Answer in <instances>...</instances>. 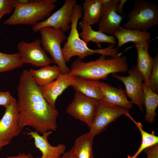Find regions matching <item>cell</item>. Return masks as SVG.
Here are the masks:
<instances>
[{
  "label": "cell",
  "mask_w": 158,
  "mask_h": 158,
  "mask_svg": "<svg viewBox=\"0 0 158 158\" xmlns=\"http://www.w3.org/2000/svg\"><path fill=\"white\" fill-rule=\"evenodd\" d=\"M142 87L144 95V104L146 109L145 119L147 122L152 123L157 116L156 110L158 106V95L144 83H142Z\"/></svg>",
  "instance_id": "cb8c5ba5"
},
{
  "label": "cell",
  "mask_w": 158,
  "mask_h": 158,
  "mask_svg": "<svg viewBox=\"0 0 158 158\" xmlns=\"http://www.w3.org/2000/svg\"><path fill=\"white\" fill-rule=\"evenodd\" d=\"M128 20L124 28L147 31L158 24V6L155 3L144 0H136L127 16Z\"/></svg>",
  "instance_id": "5b68a950"
},
{
  "label": "cell",
  "mask_w": 158,
  "mask_h": 158,
  "mask_svg": "<svg viewBox=\"0 0 158 158\" xmlns=\"http://www.w3.org/2000/svg\"><path fill=\"white\" fill-rule=\"evenodd\" d=\"M120 0H101L103 8L98 22L99 31L113 35L114 31L121 26L124 16L118 14L117 6Z\"/></svg>",
  "instance_id": "4fadbf2b"
},
{
  "label": "cell",
  "mask_w": 158,
  "mask_h": 158,
  "mask_svg": "<svg viewBox=\"0 0 158 158\" xmlns=\"http://www.w3.org/2000/svg\"><path fill=\"white\" fill-rule=\"evenodd\" d=\"M39 31L43 50L49 54L54 63L59 67L61 74L69 73L70 69L64 61L61 48V43L67 38L64 32L60 29L48 27L42 28Z\"/></svg>",
  "instance_id": "8992f818"
},
{
  "label": "cell",
  "mask_w": 158,
  "mask_h": 158,
  "mask_svg": "<svg viewBox=\"0 0 158 158\" xmlns=\"http://www.w3.org/2000/svg\"><path fill=\"white\" fill-rule=\"evenodd\" d=\"M24 64L18 52L11 54L0 52V73L20 67Z\"/></svg>",
  "instance_id": "484cf974"
},
{
  "label": "cell",
  "mask_w": 158,
  "mask_h": 158,
  "mask_svg": "<svg viewBox=\"0 0 158 158\" xmlns=\"http://www.w3.org/2000/svg\"><path fill=\"white\" fill-rule=\"evenodd\" d=\"M14 99L9 92L0 91V106H3L6 108L10 104Z\"/></svg>",
  "instance_id": "f1b7e54d"
},
{
  "label": "cell",
  "mask_w": 158,
  "mask_h": 158,
  "mask_svg": "<svg viewBox=\"0 0 158 158\" xmlns=\"http://www.w3.org/2000/svg\"><path fill=\"white\" fill-rule=\"evenodd\" d=\"M128 71V76H121L116 73L112 74V75L123 83L127 97L131 99L132 104L137 106L143 112L144 95L142 87L143 78L136 66L133 67Z\"/></svg>",
  "instance_id": "8fae6325"
},
{
  "label": "cell",
  "mask_w": 158,
  "mask_h": 158,
  "mask_svg": "<svg viewBox=\"0 0 158 158\" xmlns=\"http://www.w3.org/2000/svg\"><path fill=\"white\" fill-rule=\"evenodd\" d=\"M121 54L119 53L117 56L108 59L101 55L97 59L87 62L77 59L71 64L69 73L73 76L98 81L106 79L111 74L126 73L129 70L127 58L121 56Z\"/></svg>",
  "instance_id": "7a4b0ae2"
},
{
  "label": "cell",
  "mask_w": 158,
  "mask_h": 158,
  "mask_svg": "<svg viewBox=\"0 0 158 158\" xmlns=\"http://www.w3.org/2000/svg\"><path fill=\"white\" fill-rule=\"evenodd\" d=\"M6 158H35L30 153L26 154L24 153H20L18 155L15 156L8 157Z\"/></svg>",
  "instance_id": "1f68e13d"
},
{
  "label": "cell",
  "mask_w": 158,
  "mask_h": 158,
  "mask_svg": "<svg viewBox=\"0 0 158 158\" xmlns=\"http://www.w3.org/2000/svg\"><path fill=\"white\" fill-rule=\"evenodd\" d=\"M98 81L73 76L70 86L76 92L98 101H101L103 95L98 85Z\"/></svg>",
  "instance_id": "ac0fdd59"
},
{
  "label": "cell",
  "mask_w": 158,
  "mask_h": 158,
  "mask_svg": "<svg viewBox=\"0 0 158 158\" xmlns=\"http://www.w3.org/2000/svg\"><path fill=\"white\" fill-rule=\"evenodd\" d=\"M103 4L101 0H85L82 4V20L90 25H95L100 18Z\"/></svg>",
  "instance_id": "7402d4cb"
},
{
  "label": "cell",
  "mask_w": 158,
  "mask_h": 158,
  "mask_svg": "<svg viewBox=\"0 0 158 158\" xmlns=\"http://www.w3.org/2000/svg\"><path fill=\"white\" fill-rule=\"evenodd\" d=\"M5 108L0 120V142L9 143L13 138L20 134L22 129L16 99L14 98Z\"/></svg>",
  "instance_id": "9c48e42d"
},
{
  "label": "cell",
  "mask_w": 158,
  "mask_h": 158,
  "mask_svg": "<svg viewBox=\"0 0 158 158\" xmlns=\"http://www.w3.org/2000/svg\"><path fill=\"white\" fill-rule=\"evenodd\" d=\"M126 116L129 118L134 123L139 130L142 138L141 145L135 153L133 155H128V158H137L139 154L147 148L158 143V137L156 135L154 132L153 131L150 133H148L142 128L141 123L136 121L131 116L129 113Z\"/></svg>",
  "instance_id": "d4e9b609"
},
{
  "label": "cell",
  "mask_w": 158,
  "mask_h": 158,
  "mask_svg": "<svg viewBox=\"0 0 158 158\" xmlns=\"http://www.w3.org/2000/svg\"><path fill=\"white\" fill-rule=\"evenodd\" d=\"M98 102L97 100L76 91L66 111L75 118L85 122L90 128L95 118Z\"/></svg>",
  "instance_id": "52a82bcc"
},
{
  "label": "cell",
  "mask_w": 158,
  "mask_h": 158,
  "mask_svg": "<svg viewBox=\"0 0 158 158\" xmlns=\"http://www.w3.org/2000/svg\"><path fill=\"white\" fill-rule=\"evenodd\" d=\"M129 110L109 105L99 101L94 121L90 132L95 136L105 130L107 126L122 115L129 113Z\"/></svg>",
  "instance_id": "30bf717a"
},
{
  "label": "cell",
  "mask_w": 158,
  "mask_h": 158,
  "mask_svg": "<svg viewBox=\"0 0 158 158\" xmlns=\"http://www.w3.org/2000/svg\"><path fill=\"white\" fill-rule=\"evenodd\" d=\"M18 2L20 4H25L30 3V0H18Z\"/></svg>",
  "instance_id": "836d02e7"
},
{
  "label": "cell",
  "mask_w": 158,
  "mask_h": 158,
  "mask_svg": "<svg viewBox=\"0 0 158 158\" xmlns=\"http://www.w3.org/2000/svg\"><path fill=\"white\" fill-rule=\"evenodd\" d=\"M94 137L89 131L76 139L73 148L77 158H93L92 147Z\"/></svg>",
  "instance_id": "603a6c76"
},
{
  "label": "cell",
  "mask_w": 158,
  "mask_h": 158,
  "mask_svg": "<svg viewBox=\"0 0 158 158\" xmlns=\"http://www.w3.org/2000/svg\"><path fill=\"white\" fill-rule=\"evenodd\" d=\"M4 15H2L0 16V20L2 18V17ZM1 35V31H0V35Z\"/></svg>",
  "instance_id": "d590c367"
},
{
  "label": "cell",
  "mask_w": 158,
  "mask_h": 158,
  "mask_svg": "<svg viewBox=\"0 0 158 158\" xmlns=\"http://www.w3.org/2000/svg\"><path fill=\"white\" fill-rule=\"evenodd\" d=\"M113 36L118 40V49L128 42L149 41L151 38V33L147 31L128 29L121 26L114 31Z\"/></svg>",
  "instance_id": "ffe728a7"
},
{
  "label": "cell",
  "mask_w": 158,
  "mask_h": 158,
  "mask_svg": "<svg viewBox=\"0 0 158 158\" xmlns=\"http://www.w3.org/2000/svg\"><path fill=\"white\" fill-rule=\"evenodd\" d=\"M56 0H30L25 4L15 0L14 10L11 16L4 22L5 25H34L49 17L56 7Z\"/></svg>",
  "instance_id": "277c9868"
},
{
  "label": "cell",
  "mask_w": 158,
  "mask_h": 158,
  "mask_svg": "<svg viewBox=\"0 0 158 158\" xmlns=\"http://www.w3.org/2000/svg\"><path fill=\"white\" fill-rule=\"evenodd\" d=\"M76 4L75 0H65L63 6L52 15L33 25V31L36 32L42 28L48 27L60 29L64 32L68 31L71 28L69 24L71 23L74 7Z\"/></svg>",
  "instance_id": "ba28073f"
},
{
  "label": "cell",
  "mask_w": 158,
  "mask_h": 158,
  "mask_svg": "<svg viewBox=\"0 0 158 158\" xmlns=\"http://www.w3.org/2000/svg\"><path fill=\"white\" fill-rule=\"evenodd\" d=\"M29 71L35 82L40 87L49 84L61 73L60 69L57 65L47 66L36 70L30 69Z\"/></svg>",
  "instance_id": "44dd1931"
},
{
  "label": "cell",
  "mask_w": 158,
  "mask_h": 158,
  "mask_svg": "<svg viewBox=\"0 0 158 158\" xmlns=\"http://www.w3.org/2000/svg\"><path fill=\"white\" fill-rule=\"evenodd\" d=\"M41 45L40 40L38 39L30 43L22 41L18 43L17 49L24 64L42 67L54 63Z\"/></svg>",
  "instance_id": "7c38bea8"
},
{
  "label": "cell",
  "mask_w": 158,
  "mask_h": 158,
  "mask_svg": "<svg viewBox=\"0 0 158 158\" xmlns=\"http://www.w3.org/2000/svg\"><path fill=\"white\" fill-rule=\"evenodd\" d=\"M83 14L82 6L76 4L73 9L70 32L66 42L62 48L66 63L70 61L71 58L75 56H78L80 60L95 54L111 58L117 56L119 54L118 49L115 47V44H109L105 48L92 49L88 48L87 44L80 38L77 26L79 19L83 17Z\"/></svg>",
  "instance_id": "3957f363"
},
{
  "label": "cell",
  "mask_w": 158,
  "mask_h": 158,
  "mask_svg": "<svg viewBox=\"0 0 158 158\" xmlns=\"http://www.w3.org/2000/svg\"><path fill=\"white\" fill-rule=\"evenodd\" d=\"M137 51V69L143 78L144 83L149 86L150 77L153 68L154 57H151L148 52L150 45L149 41L135 43Z\"/></svg>",
  "instance_id": "e0dca14e"
},
{
  "label": "cell",
  "mask_w": 158,
  "mask_h": 158,
  "mask_svg": "<svg viewBox=\"0 0 158 158\" xmlns=\"http://www.w3.org/2000/svg\"><path fill=\"white\" fill-rule=\"evenodd\" d=\"M98 85L103 95L102 99L100 101L128 110L132 107V102L128 100L125 91L122 88L112 86L102 82L98 81Z\"/></svg>",
  "instance_id": "9a60e30c"
},
{
  "label": "cell",
  "mask_w": 158,
  "mask_h": 158,
  "mask_svg": "<svg viewBox=\"0 0 158 158\" xmlns=\"http://www.w3.org/2000/svg\"><path fill=\"white\" fill-rule=\"evenodd\" d=\"M149 86L154 92L158 94V52L154 57L152 70L149 81Z\"/></svg>",
  "instance_id": "4316f807"
},
{
  "label": "cell",
  "mask_w": 158,
  "mask_h": 158,
  "mask_svg": "<svg viewBox=\"0 0 158 158\" xmlns=\"http://www.w3.org/2000/svg\"><path fill=\"white\" fill-rule=\"evenodd\" d=\"M59 158H77L73 147L67 152H65Z\"/></svg>",
  "instance_id": "4dcf8cb0"
},
{
  "label": "cell",
  "mask_w": 158,
  "mask_h": 158,
  "mask_svg": "<svg viewBox=\"0 0 158 158\" xmlns=\"http://www.w3.org/2000/svg\"><path fill=\"white\" fill-rule=\"evenodd\" d=\"M9 144V143H2V142H0V150H1L2 147L6 145H7Z\"/></svg>",
  "instance_id": "e575fe53"
},
{
  "label": "cell",
  "mask_w": 158,
  "mask_h": 158,
  "mask_svg": "<svg viewBox=\"0 0 158 158\" xmlns=\"http://www.w3.org/2000/svg\"><path fill=\"white\" fill-rule=\"evenodd\" d=\"M15 0H0V16L9 14L14 8Z\"/></svg>",
  "instance_id": "83f0119b"
},
{
  "label": "cell",
  "mask_w": 158,
  "mask_h": 158,
  "mask_svg": "<svg viewBox=\"0 0 158 158\" xmlns=\"http://www.w3.org/2000/svg\"><path fill=\"white\" fill-rule=\"evenodd\" d=\"M127 1V0H120L116 8V11L119 15L122 16L123 14L122 9L125 3Z\"/></svg>",
  "instance_id": "d6a6232c"
},
{
  "label": "cell",
  "mask_w": 158,
  "mask_h": 158,
  "mask_svg": "<svg viewBox=\"0 0 158 158\" xmlns=\"http://www.w3.org/2000/svg\"><path fill=\"white\" fill-rule=\"evenodd\" d=\"M147 158H158V144L150 147L144 150Z\"/></svg>",
  "instance_id": "f546056e"
},
{
  "label": "cell",
  "mask_w": 158,
  "mask_h": 158,
  "mask_svg": "<svg viewBox=\"0 0 158 158\" xmlns=\"http://www.w3.org/2000/svg\"><path fill=\"white\" fill-rule=\"evenodd\" d=\"M17 103L21 128L31 127L42 134L57 129L56 120L59 113L43 97L30 73L24 69L20 74L17 88Z\"/></svg>",
  "instance_id": "6da1fadb"
},
{
  "label": "cell",
  "mask_w": 158,
  "mask_h": 158,
  "mask_svg": "<svg viewBox=\"0 0 158 158\" xmlns=\"http://www.w3.org/2000/svg\"><path fill=\"white\" fill-rule=\"evenodd\" d=\"M82 29L79 33L80 38L87 44L90 42L96 43L101 49L100 44L102 43H107L115 44H116L115 37L113 35H108L99 31L93 30L90 25L82 20L79 23Z\"/></svg>",
  "instance_id": "d6986e66"
},
{
  "label": "cell",
  "mask_w": 158,
  "mask_h": 158,
  "mask_svg": "<svg viewBox=\"0 0 158 158\" xmlns=\"http://www.w3.org/2000/svg\"><path fill=\"white\" fill-rule=\"evenodd\" d=\"M73 76L69 73H61L58 78L49 84L40 87L42 93L48 103L56 108L55 103L58 97L69 86H70Z\"/></svg>",
  "instance_id": "2e32d148"
},
{
  "label": "cell",
  "mask_w": 158,
  "mask_h": 158,
  "mask_svg": "<svg viewBox=\"0 0 158 158\" xmlns=\"http://www.w3.org/2000/svg\"><path fill=\"white\" fill-rule=\"evenodd\" d=\"M52 132L49 131L43 133L42 135L36 131L30 130L27 133L34 139L36 147L42 153V156L38 158H59L65 152L66 146L64 145L60 144L56 146H53L49 144L48 138Z\"/></svg>",
  "instance_id": "5bb4252c"
}]
</instances>
